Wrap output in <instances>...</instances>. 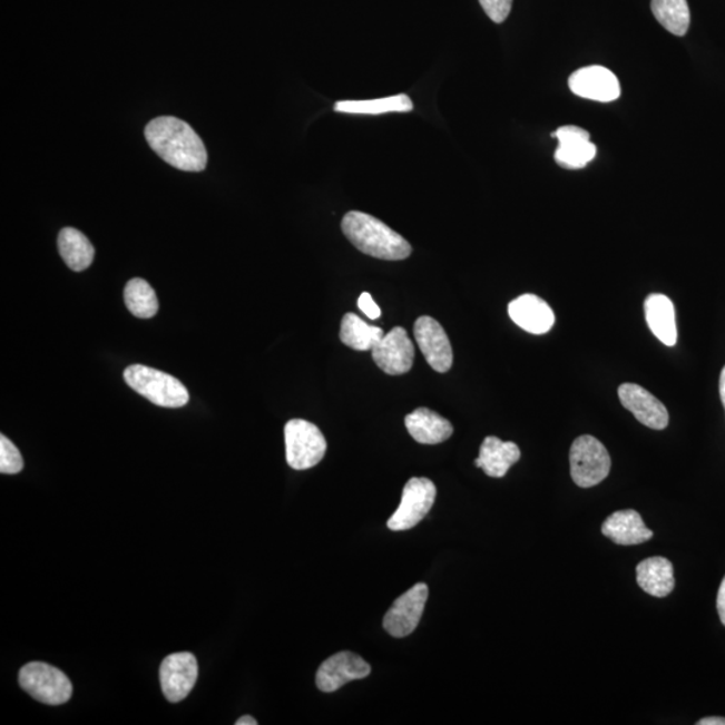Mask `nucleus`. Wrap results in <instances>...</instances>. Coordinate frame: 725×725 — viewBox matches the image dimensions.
<instances>
[{"mask_svg": "<svg viewBox=\"0 0 725 725\" xmlns=\"http://www.w3.org/2000/svg\"><path fill=\"white\" fill-rule=\"evenodd\" d=\"M149 147L169 166L200 173L207 166V151L199 135L187 123L173 116L153 120L144 130Z\"/></svg>", "mask_w": 725, "mask_h": 725, "instance_id": "obj_1", "label": "nucleus"}, {"mask_svg": "<svg viewBox=\"0 0 725 725\" xmlns=\"http://www.w3.org/2000/svg\"><path fill=\"white\" fill-rule=\"evenodd\" d=\"M698 725H725V718L724 717H705L702 718L700 722L697 723Z\"/></svg>", "mask_w": 725, "mask_h": 725, "instance_id": "obj_31", "label": "nucleus"}, {"mask_svg": "<svg viewBox=\"0 0 725 725\" xmlns=\"http://www.w3.org/2000/svg\"><path fill=\"white\" fill-rule=\"evenodd\" d=\"M256 718L252 716L241 717L239 721L235 722V725H257Z\"/></svg>", "mask_w": 725, "mask_h": 725, "instance_id": "obj_32", "label": "nucleus"}, {"mask_svg": "<svg viewBox=\"0 0 725 725\" xmlns=\"http://www.w3.org/2000/svg\"><path fill=\"white\" fill-rule=\"evenodd\" d=\"M357 306L359 310H361L364 315L371 320H376L382 315L381 308H379L378 304L374 302V298H372L368 292L362 293L361 297H359Z\"/></svg>", "mask_w": 725, "mask_h": 725, "instance_id": "obj_29", "label": "nucleus"}, {"mask_svg": "<svg viewBox=\"0 0 725 725\" xmlns=\"http://www.w3.org/2000/svg\"><path fill=\"white\" fill-rule=\"evenodd\" d=\"M372 359L388 375H403L413 368L415 350L406 330L395 326L372 349Z\"/></svg>", "mask_w": 725, "mask_h": 725, "instance_id": "obj_10", "label": "nucleus"}, {"mask_svg": "<svg viewBox=\"0 0 725 725\" xmlns=\"http://www.w3.org/2000/svg\"><path fill=\"white\" fill-rule=\"evenodd\" d=\"M618 396L623 406L639 422L653 430H664L669 424V413L662 401L636 383L619 385Z\"/></svg>", "mask_w": 725, "mask_h": 725, "instance_id": "obj_13", "label": "nucleus"}, {"mask_svg": "<svg viewBox=\"0 0 725 725\" xmlns=\"http://www.w3.org/2000/svg\"><path fill=\"white\" fill-rule=\"evenodd\" d=\"M23 469L21 452L8 437L0 435V473L17 474Z\"/></svg>", "mask_w": 725, "mask_h": 725, "instance_id": "obj_27", "label": "nucleus"}, {"mask_svg": "<svg viewBox=\"0 0 725 725\" xmlns=\"http://www.w3.org/2000/svg\"><path fill=\"white\" fill-rule=\"evenodd\" d=\"M645 317L649 329L659 342L673 347L677 343L675 305L669 297L653 293L645 300Z\"/></svg>", "mask_w": 725, "mask_h": 725, "instance_id": "obj_19", "label": "nucleus"}, {"mask_svg": "<svg viewBox=\"0 0 725 725\" xmlns=\"http://www.w3.org/2000/svg\"><path fill=\"white\" fill-rule=\"evenodd\" d=\"M637 584L649 596L668 597L676 585L673 565L662 557L645 559L637 566Z\"/></svg>", "mask_w": 725, "mask_h": 725, "instance_id": "obj_21", "label": "nucleus"}, {"mask_svg": "<svg viewBox=\"0 0 725 725\" xmlns=\"http://www.w3.org/2000/svg\"><path fill=\"white\" fill-rule=\"evenodd\" d=\"M718 389H721L722 402L725 410V368L722 371L721 384H718Z\"/></svg>", "mask_w": 725, "mask_h": 725, "instance_id": "obj_33", "label": "nucleus"}, {"mask_svg": "<svg viewBox=\"0 0 725 725\" xmlns=\"http://www.w3.org/2000/svg\"><path fill=\"white\" fill-rule=\"evenodd\" d=\"M558 139L559 147L555 151V161L566 169H580L596 158L597 147L590 141L587 130L567 126L552 134Z\"/></svg>", "mask_w": 725, "mask_h": 725, "instance_id": "obj_15", "label": "nucleus"}, {"mask_svg": "<svg viewBox=\"0 0 725 725\" xmlns=\"http://www.w3.org/2000/svg\"><path fill=\"white\" fill-rule=\"evenodd\" d=\"M19 685L37 702L61 705L70 700L74 685L60 669L45 663H30L19 672Z\"/></svg>", "mask_w": 725, "mask_h": 725, "instance_id": "obj_4", "label": "nucleus"}, {"mask_svg": "<svg viewBox=\"0 0 725 725\" xmlns=\"http://www.w3.org/2000/svg\"><path fill=\"white\" fill-rule=\"evenodd\" d=\"M437 488L433 481L424 477H413L403 488L401 506L391 516L388 527L391 531H408L427 518L433 508Z\"/></svg>", "mask_w": 725, "mask_h": 725, "instance_id": "obj_7", "label": "nucleus"}, {"mask_svg": "<svg viewBox=\"0 0 725 725\" xmlns=\"http://www.w3.org/2000/svg\"><path fill=\"white\" fill-rule=\"evenodd\" d=\"M58 251L69 270L87 271L95 259V247L81 232L74 227H65L58 234Z\"/></svg>", "mask_w": 725, "mask_h": 725, "instance_id": "obj_22", "label": "nucleus"}, {"mask_svg": "<svg viewBox=\"0 0 725 725\" xmlns=\"http://www.w3.org/2000/svg\"><path fill=\"white\" fill-rule=\"evenodd\" d=\"M160 684L168 702L185 700L198 680L197 658L192 653H174L160 665Z\"/></svg>", "mask_w": 725, "mask_h": 725, "instance_id": "obj_9", "label": "nucleus"}, {"mask_svg": "<svg viewBox=\"0 0 725 725\" xmlns=\"http://www.w3.org/2000/svg\"><path fill=\"white\" fill-rule=\"evenodd\" d=\"M570 467L574 482L580 488H591L609 476L611 459L604 443L596 437L582 435L572 443Z\"/></svg>", "mask_w": 725, "mask_h": 725, "instance_id": "obj_5", "label": "nucleus"}, {"mask_svg": "<svg viewBox=\"0 0 725 725\" xmlns=\"http://www.w3.org/2000/svg\"><path fill=\"white\" fill-rule=\"evenodd\" d=\"M568 87L574 95L599 102H611L620 96L618 78L604 67H587L575 71L568 80Z\"/></svg>", "mask_w": 725, "mask_h": 725, "instance_id": "obj_14", "label": "nucleus"}, {"mask_svg": "<svg viewBox=\"0 0 725 725\" xmlns=\"http://www.w3.org/2000/svg\"><path fill=\"white\" fill-rule=\"evenodd\" d=\"M124 379L130 389L156 406L179 409L189 402L186 385L166 372L134 364L124 371Z\"/></svg>", "mask_w": 725, "mask_h": 725, "instance_id": "obj_3", "label": "nucleus"}, {"mask_svg": "<svg viewBox=\"0 0 725 725\" xmlns=\"http://www.w3.org/2000/svg\"><path fill=\"white\" fill-rule=\"evenodd\" d=\"M414 336L430 368L445 374L453 364V350L443 326L433 317L421 316L414 324Z\"/></svg>", "mask_w": 725, "mask_h": 725, "instance_id": "obj_11", "label": "nucleus"}, {"mask_svg": "<svg viewBox=\"0 0 725 725\" xmlns=\"http://www.w3.org/2000/svg\"><path fill=\"white\" fill-rule=\"evenodd\" d=\"M653 16L673 36L684 37L690 26V11L687 0H651Z\"/></svg>", "mask_w": 725, "mask_h": 725, "instance_id": "obj_25", "label": "nucleus"}, {"mask_svg": "<svg viewBox=\"0 0 725 725\" xmlns=\"http://www.w3.org/2000/svg\"><path fill=\"white\" fill-rule=\"evenodd\" d=\"M521 453L515 442H504L498 437H487L480 448L479 459L474 461L489 477L501 479L509 468L520 460Z\"/></svg>", "mask_w": 725, "mask_h": 725, "instance_id": "obj_20", "label": "nucleus"}, {"mask_svg": "<svg viewBox=\"0 0 725 725\" xmlns=\"http://www.w3.org/2000/svg\"><path fill=\"white\" fill-rule=\"evenodd\" d=\"M429 598L427 584H417L395 600L385 614L383 627L390 636L395 638L408 637L413 633L423 616L424 606Z\"/></svg>", "mask_w": 725, "mask_h": 725, "instance_id": "obj_8", "label": "nucleus"}, {"mask_svg": "<svg viewBox=\"0 0 725 725\" xmlns=\"http://www.w3.org/2000/svg\"><path fill=\"white\" fill-rule=\"evenodd\" d=\"M286 461L296 470H306L322 462L326 441L316 424L305 420H292L285 424Z\"/></svg>", "mask_w": 725, "mask_h": 725, "instance_id": "obj_6", "label": "nucleus"}, {"mask_svg": "<svg viewBox=\"0 0 725 725\" xmlns=\"http://www.w3.org/2000/svg\"><path fill=\"white\" fill-rule=\"evenodd\" d=\"M404 423L410 435L423 445H437L448 441L453 434V424L427 408L414 410L404 418Z\"/></svg>", "mask_w": 725, "mask_h": 725, "instance_id": "obj_18", "label": "nucleus"}, {"mask_svg": "<svg viewBox=\"0 0 725 725\" xmlns=\"http://www.w3.org/2000/svg\"><path fill=\"white\" fill-rule=\"evenodd\" d=\"M385 335L379 326L370 325L355 313H345L341 326V341L355 351H372Z\"/></svg>", "mask_w": 725, "mask_h": 725, "instance_id": "obj_23", "label": "nucleus"}, {"mask_svg": "<svg viewBox=\"0 0 725 725\" xmlns=\"http://www.w3.org/2000/svg\"><path fill=\"white\" fill-rule=\"evenodd\" d=\"M602 533L619 546H638L653 538V532L645 526L641 515L633 509L610 515L604 522Z\"/></svg>", "mask_w": 725, "mask_h": 725, "instance_id": "obj_17", "label": "nucleus"}, {"mask_svg": "<svg viewBox=\"0 0 725 725\" xmlns=\"http://www.w3.org/2000/svg\"><path fill=\"white\" fill-rule=\"evenodd\" d=\"M342 231L351 244L368 256L385 261H402L410 257L409 242L372 215L362 212L345 214Z\"/></svg>", "mask_w": 725, "mask_h": 725, "instance_id": "obj_2", "label": "nucleus"}, {"mask_svg": "<svg viewBox=\"0 0 725 725\" xmlns=\"http://www.w3.org/2000/svg\"><path fill=\"white\" fill-rule=\"evenodd\" d=\"M513 0H480L483 11L494 23H502L512 10Z\"/></svg>", "mask_w": 725, "mask_h": 725, "instance_id": "obj_28", "label": "nucleus"}, {"mask_svg": "<svg viewBox=\"0 0 725 725\" xmlns=\"http://www.w3.org/2000/svg\"><path fill=\"white\" fill-rule=\"evenodd\" d=\"M371 673V666L361 656L351 651L337 653L320 666L316 675L317 688L331 694L345 684L363 680Z\"/></svg>", "mask_w": 725, "mask_h": 725, "instance_id": "obj_12", "label": "nucleus"}, {"mask_svg": "<svg viewBox=\"0 0 725 725\" xmlns=\"http://www.w3.org/2000/svg\"><path fill=\"white\" fill-rule=\"evenodd\" d=\"M508 313L516 325L533 335H545L555 324L551 306L543 298L529 293L509 303Z\"/></svg>", "mask_w": 725, "mask_h": 725, "instance_id": "obj_16", "label": "nucleus"}, {"mask_svg": "<svg viewBox=\"0 0 725 725\" xmlns=\"http://www.w3.org/2000/svg\"><path fill=\"white\" fill-rule=\"evenodd\" d=\"M413 101L408 95L384 97V99L364 101H337L333 110L347 115H384L394 112H410Z\"/></svg>", "mask_w": 725, "mask_h": 725, "instance_id": "obj_24", "label": "nucleus"}, {"mask_svg": "<svg viewBox=\"0 0 725 725\" xmlns=\"http://www.w3.org/2000/svg\"><path fill=\"white\" fill-rule=\"evenodd\" d=\"M717 611L722 624L725 626V577L717 592Z\"/></svg>", "mask_w": 725, "mask_h": 725, "instance_id": "obj_30", "label": "nucleus"}, {"mask_svg": "<svg viewBox=\"0 0 725 725\" xmlns=\"http://www.w3.org/2000/svg\"><path fill=\"white\" fill-rule=\"evenodd\" d=\"M124 302L134 316L151 319L159 311L158 297L154 287L143 278H133L124 290Z\"/></svg>", "mask_w": 725, "mask_h": 725, "instance_id": "obj_26", "label": "nucleus"}]
</instances>
